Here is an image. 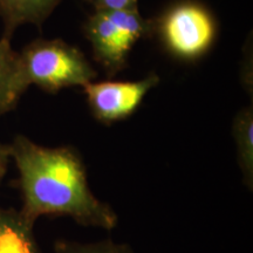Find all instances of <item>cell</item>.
Segmentation results:
<instances>
[{"label": "cell", "mask_w": 253, "mask_h": 253, "mask_svg": "<svg viewBox=\"0 0 253 253\" xmlns=\"http://www.w3.org/2000/svg\"><path fill=\"white\" fill-rule=\"evenodd\" d=\"M0 253H42L34 235V221L17 209L0 208Z\"/></svg>", "instance_id": "obj_7"}, {"label": "cell", "mask_w": 253, "mask_h": 253, "mask_svg": "<svg viewBox=\"0 0 253 253\" xmlns=\"http://www.w3.org/2000/svg\"><path fill=\"white\" fill-rule=\"evenodd\" d=\"M232 136L236 143L237 161L243 183L253 190V108L252 104L242 108L232 121Z\"/></svg>", "instance_id": "obj_9"}, {"label": "cell", "mask_w": 253, "mask_h": 253, "mask_svg": "<svg viewBox=\"0 0 253 253\" xmlns=\"http://www.w3.org/2000/svg\"><path fill=\"white\" fill-rule=\"evenodd\" d=\"M30 87L11 39L0 38V118L13 110Z\"/></svg>", "instance_id": "obj_6"}, {"label": "cell", "mask_w": 253, "mask_h": 253, "mask_svg": "<svg viewBox=\"0 0 253 253\" xmlns=\"http://www.w3.org/2000/svg\"><path fill=\"white\" fill-rule=\"evenodd\" d=\"M154 36L172 56L183 61H196L213 46L217 23L204 5L185 0L170 6L154 19Z\"/></svg>", "instance_id": "obj_4"}, {"label": "cell", "mask_w": 253, "mask_h": 253, "mask_svg": "<svg viewBox=\"0 0 253 253\" xmlns=\"http://www.w3.org/2000/svg\"><path fill=\"white\" fill-rule=\"evenodd\" d=\"M9 160H11V156H9L8 145L0 143V182L4 178L6 171H7Z\"/></svg>", "instance_id": "obj_12"}, {"label": "cell", "mask_w": 253, "mask_h": 253, "mask_svg": "<svg viewBox=\"0 0 253 253\" xmlns=\"http://www.w3.org/2000/svg\"><path fill=\"white\" fill-rule=\"evenodd\" d=\"M28 84L49 94L69 87H84L97 79L84 53L62 39L33 40L19 53Z\"/></svg>", "instance_id": "obj_2"}, {"label": "cell", "mask_w": 253, "mask_h": 253, "mask_svg": "<svg viewBox=\"0 0 253 253\" xmlns=\"http://www.w3.org/2000/svg\"><path fill=\"white\" fill-rule=\"evenodd\" d=\"M55 253H134L128 244H120L112 239L95 243H79L74 240L59 239L54 243Z\"/></svg>", "instance_id": "obj_10"}, {"label": "cell", "mask_w": 253, "mask_h": 253, "mask_svg": "<svg viewBox=\"0 0 253 253\" xmlns=\"http://www.w3.org/2000/svg\"><path fill=\"white\" fill-rule=\"evenodd\" d=\"M62 0H0V19L4 23L2 37L11 39L21 25L41 28Z\"/></svg>", "instance_id": "obj_8"}, {"label": "cell", "mask_w": 253, "mask_h": 253, "mask_svg": "<svg viewBox=\"0 0 253 253\" xmlns=\"http://www.w3.org/2000/svg\"><path fill=\"white\" fill-rule=\"evenodd\" d=\"M94 8V12L122 11L138 8V0H84Z\"/></svg>", "instance_id": "obj_11"}, {"label": "cell", "mask_w": 253, "mask_h": 253, "mask_svg": "<svg viewBox=\"0 0 253 253\" xmlns=\"http://www.w3.org/2000/svg\"><path fill=\"white\" fill-rule=\"evenodd\" d=\"M93 58L110 78L128 65L130 50L138 40L154 36V19H145L138 8L94 12L84 24Z\"/></svg>", "instance_id": "obj_3"}, {"label": "cell", "mask_w": 253, "mask_h": 253, "mask_svg": "<svg viewBox=\"0 0 253 253\" xmlns=\"http://www.w3.org/2000/svg\"><path fill=\"white\" fill-rule=\"evenodd\" d=\"M19 172L25 217H69L82 226L113 230L119 216L91 191L81 154L72 145L49 148L17 135L8 144Z\"/></svg>", "instance_id": "obj_1"}, {"label": "cell", "mask_w": 253, "mask_h": 253, "mask_svg": "<svg viewBox=\"0 0 253 253\" xmlns=\"http://www.w3.org/2000/svg\"><path fill=\"white\" fill-rule=\"evenodd\" d=\"M161 79L150 73L137 81H93L82 87L93 118L110 126L130 118Z\"/></svg>", "instance_id": "obj_5"}]
</instances>
